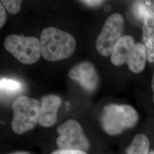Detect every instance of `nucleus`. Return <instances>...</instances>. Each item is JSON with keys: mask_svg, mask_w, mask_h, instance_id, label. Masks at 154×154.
<instances>
[{"mask_svg": "<svg viewBox=\"0 0 154 154\" xmlns=\"http://www.w3.org/2000/svg\"><path fill=\"white\" fill-rule=\"evenodd\" d=\"M134 14L135 17L140 20L144 21L145 17L152 13L149 7L143 2H137L134 6Z\"/></svg>", "mask_w": 154, "mask_h": 154, "instance_id": "14", "label": "nucleus"}, {"mask_svg": "<svg viewBox=\"0 0 154 154\" xmlns=\"http://www.w3.org/2000/svg\"><path fill=\"white\" fill-rule=\"evenodd\" d=\"M40 103L37 99L21 96L12 105L13 117L11 128L17 134H22L34 128L38 123Z\"/></svg>", "mask_w": 154, "mask_h": 154, "instance_id": "3", "label": "nucleus"}, {"mask_svg": "<svg viewBox=\"0 0 154 154\" xmlns=\"http://www.w3.org/2000/svg\"><path fill=\"white\" fill-rule=\"evenodd\" d=\"M61 102V98L54 94L46 95L42 98L38 120V123L40 126L50 127L55 124Z\"/></svg>", "mask_w": 154, "mask_h": 154, "instance_id": "8", "label": "nucleus"}, {"mask_svg": "<svg viewBox=\"0 0 154 154\" xmlns=\"http://www.w3.org/2000/svg\"><path fill=\"white\" fill-rule=\"evenodd\" d=\"M153 140L144 132L136 133L127 146L125 154H149Z\"/></svg>", "mask_w": 154, "mask_h": 154, "instance_id": "10", "label": "nucleus"}, {"mask_svg": "<svg viewBox=\"0 0 154 154\" xmlns=\"http://www.w3.org/2000/svg\"><path fill=\"white\" fill-rule=\"evenodd\" d=\"M149 154H154V140H153V143H152V147H151V149Z\"/></svg>", "mask_w": 154, "mask_h": 154, "instance_id": "21", "label": "nucleus"}, {"mask_svg": "<svg viewBox=\"0 0 154 154\" xmlns=\"http://www.w3.org/2000/svg\"><path fill=\"white\" fill-rule=\"evenodd\" d=\"M39 41L42 57L51 62L68 58L76 47L75 39L71 34L54 27L44 29Z\"/></svg>", "mask_w": 154, "mask_h": 154, "instance_id": "2", "label": "nucleus"}, {"mask_svg": "<svg viewBox=\"0 0 154 154\" xmlns=\"http://www.w3.org/2000/svg\"><path fill=\"white\" fill-rule=\"evenodd\" d=\"M8 154H30L29 152L25 151H14L12 152L11 153H9Z\"/></svg>", "mask_w": 154, "mask_h": 154, "instance_id": "19", "label": "nucleus"}, {"mask_svg": "<svg viewBox=\"0 0 154 154\" xmlns=\"http://www.w3.org/2000/svg\"><path fill=\"white\" fill-rule=\"evenodd\" d=\"M124 27L125 20L121 14L116 13L107 18L96 41V49L99 54L103 57L111 55Z\"/></svg>", "mask_w": 154, "mask_h": 154, "instance_id": "6", "label": "nucleus"}, {"mask_svg": "<svg viewBox=\"0 0 154 154\" xmlns=\"http://www.w3.org/2000/svg\"><path fill=\"white\" fill-rule=\"evenodd\" d=\"M50 154H88L86 152L78 150L58 149L53 151Z\"/></svg>", "mask_w": 154, "mask_h": 154, "instance_id": "16", "label": "nucleus"}, {"mask_svg": "<svg viewBox=\"0 0 154 154\" xmlns=\"http://www.w3.org/2000/svg\"><path fill=\"white\" fill-rule=\"evenodd\" d=\"M139 120V113L132 106L110 103L103 109L100 125L107 135L116 137L134 128Z\"/></svg>", "mask_w": 154, "mask_h": 154, "instance_id": "1", "label": "nucleus"}, {"mask_svg": "<svg viewBox=\"0 0 154 154\" xmlns=\"http://www.w3.org/2000/svg\"><path fill=\"white\" fill-rule=\"evenodd\" d=\"M146 60V50L144 45L141 43L135 44L127 62L130 71L134 73L143 72Z\"/></svg>", "mask_w": 154, "mask_h": 154, "instance_id": "12", "label": "nucleus"}, {"mask_svg": "<svg viewBox=\"0 0 154 154\" xmlns=\"http://www.w3.org/2000/svg\"><path fill=\"white\" fill-rule=\"evenodd\" d=\"M134 39L131 35L122 36L114 46L111 55V61L116 66L127 63L134 46Z\"/></svg>", "mask_w": 154, "mask_h": 154, "instance_id": "9", "label": "nucleus"}, {"mask_svg": "<svg viewBox=\"0 0 154 154\" xmlns=\"http://www.w3.org/2000/svg\"><path fill=\"white\" fill-rule=\"evenodd\" d=\"M7 19L5 9L4 5L0 3V28H2L5 25Z\"/></svg>", "mask_w": 154, "mask_h": 154, "instance_id": "17", "label": "nucleus"}, {"mask_svg": "<svg viewBox=\"0 0 154 154\" xmlns=\"http://www.w3.org/2000/svg\"><path fill=\"white\" fill-rule=\"evenodd\" d=\"M1 3L5 6L6 11L12 14H16L21 10V1H1Z\"/></svg>", "mask_w": 154, "mask_h": 154, "instance_id": "15", "label": "nucleus"}, {"mask_svg": "<svg viewBox=\"0 0 154 154\" xmlns=\"http://www.w3.org/2000/svg\"><path fill=\"white\" fill-rule=\"evenodd\" d=\"M151 88H152V90L153 92V96H152V100L154 105V72L152 78V82H151Z\"/></svg>", "mask_w": 154, "mask_h": 154, "instance_id": "20", "label": "nucleus"}, {"mask_svg": "<svg viewBox=\"0 0 154 154\" xmlns=\"http://www.w3.org/2000/svg\"><path fill=\"white\" fill-rule=\"evenodd\" d=\"M143 39L147 60L154 62V12L147 14L144 19Z\"/></svg>", "mask_w": 154, "mask_h": 154, "instance_id": "11", "label": "nucleus"}, {"mask_svg": "<svg viewBox=\"0 0 154 154\" xmlns=\"http://www.w3.org/2000/svg\"><path fill=\"white\" fill-rule=\"evenodd\" d=\"M6 50L23 64L32 65L42 55L38 39L17 34L8 36L4 41Z\"/></svg>", "mask_w": 154, "mask_h": 154, "instance_id": "4", "label": "nucleus"}, {"mask_svg": "<svg viewBox=\"0 0 154 154\" xmlns=\"http://www.w3.org/2000/svg\"><path fill=\"white\" fill-rule=\"evenodd\" d=\"M57 131L60 135L56 140L59 149L88 151L90 144L78 122L74 119L67 120L58 127Z\"/></svg>", "mask_w": 154, "mask_h": 154, "instance_id": "5", "label": "nucleus"}, {"mask_svg": "<svg viewBox=\"0 0 154 154\" xmlns=\"http://www.w3.org/2000/svg\"><path fill=\"white\" fill-rule=\"evenodd\" d=\"M0 87L1 91H4L9 93H13L21 90L22 85L21 83L14 80L1 79L0 81Z\"/></svg>", "mask_w": 154, "mask_h": 154, "instance_id": "13", "label": "nucleus"}, {"mask_svg": "<svg viewBox=\"0 0 154 154\" xmlns=\"http://www.w3.org/2000/svg\"><path fill=\"white\" fill-rule=\"evenodd\" d=\"M69 76L89 91L95 90L99 84V76L97 70L89 62H82L72 67L69 71Z\"/></svg>", "mask_w": 154, "mask_h": 154, "instance_id": "7", "label": "nucleus"}, {"mask_svg": "<svg viewBox=\"0 0 154 154\" xmlns=\"http://www.w3.org/2000/svg\"><path fill=\"white\" fill-rule=\"evenodd\" d=\"M81 2H83L85 4L91 6H94L99 5L100 4H102L103 1H93V0H85V1H81Z\"/></svg>", "mask_w": 154, "mask_h": 154, "instance_id": "18", "label": "nucleus"}]
</instances>
